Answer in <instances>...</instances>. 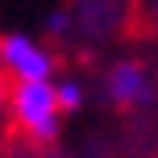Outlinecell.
<instances>
[{
  "mask_svg": "<svg viewBox=\"0 0 158 158\" xmlns=\"http://www.w3.org/2000/svg\"><path fill=\"white\" fill-rule=\"evenodd\" d=\"M8 108H13V121L33 142H50L58 133L63 104H58V87L50 79H17L13 96H8Z\"/></svg>",
  "mask_w": 158,
  "mask_h": 158,
  "instance_id": "1",
  "label": "cell"
},
{
  "mask_svg": "<svg viewBox=\"0 0 158 158\" xmlns=\"http://www.w3.org/2000/svg\"><path fill=\"white\" fill-rule=\"evenodd\" d=\"M108 96L117 104H133V100H146V92H150V79H146V71L137 63H117L108 71Z\"/></svg>",
  "mask_w": 158,
  "mask_h": 158,
  "instance_id": "3",
  "label": "cell"
},
{
  "mask_svg": "<svg viewBox=\"0 0 158 158\" xmlns=\"http://www.w3.org/2000/svg\"><path fill=\"white\" fill-rule=\"evenodd\" d=\"M58 104H63V112H75L79 104H83V87H79L75 79H67V83H58Z\"/></svg>",
  "mask_w": 158,
  "mask_h": 158,
  "instance_id": "4",
  "label": "cell"
},
{
  "mask_svg": "<svg viewBox=\"0 0 158 158\" xmlns=\"http://www.w3.org/2000/svg\"><path fill=\"white\" fill-rule=\"evenodd\" d=\"M0 63L13 79H50V71H54V58L25 33H8L0 42Z\"/></svg>",
  "mask_w": 158,
  "mask_h": 158,
  "instance_id": "2",
  "label": "cell"
}]
</instances>
